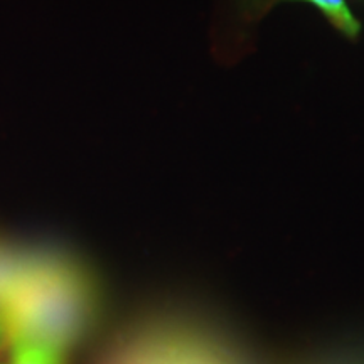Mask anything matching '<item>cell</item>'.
<instances>
[{
  "instance_id": "3957f363",
  "label": "cell",
  "mask_w": 364,
  "mask_h": 364,
  "mask_svg": "<svg viewBox=\"0 0 364 364\" xmlns=\"http://www.w3.org/2000/svg\"><path fill=\"white\" fill-rule=\"evenodd\" d=\"M14 332H16V321H14L12 309L7 302L0 300V354L11 348Z\"/></svg>"
},
{
  "instance_id": "6da1fadb",
  "label": "cell",
  "mask_w": 364,
  "mask_h": 364,
  "mask_svg": "<svg viewBox=\"0 0 364 364\" xmlns=\"http://www.w3.org/2000/svg\"><path fill=\"white\" fill-rule=\"evenodd\" d=\"M9 364H63V346L16 331Z\"/></svg>"
},
{
  "instance_id": "277c9868",
  "label": "cell",
  "mask_w": 364,
  "mask_h": 364,
  "mask_svg": "<svg viewBox=\"0 0 364 364\" xmlns=\"http://www.w3.org/2000/svg\"><path fill=\"white\" fill-rule=\"evenodd\" d=\"M0 364H9V361H7V359H6V358H4V356H2V354H0Z\"/></svg>"
},
{
  "instance_id": "7a4b0ae2",
  "label": "cell",
  "mask_w": 364,
  "mask_h": 364,
  "mask_svg": "<svg viewBox=\"0 0 364 364\" xmlns=\"http://www.w3.org/2000/svg\"><path fill=\"white\" fill-rule=\"evenodd\" d=\"M307 2L316 4L318 9H322V12H324L326 16L334 22V26L339 27L344 34L351 36V38L358 36L359 22L354 19L344 0H307Z\"/></svg>"
}]
</instances>
